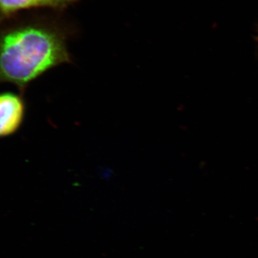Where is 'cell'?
Returning <instances> with one entry per match:
<instances>
[{"label":"cell","mask_w":258,"mask_h":258,"mask_svg":"<svg viewBox=\"0 0 258 258\" xmlns=\"http://www.w3.org/2000/svg\"><path fill=\"white\" fill-rule=\"evenodd\" d=\"M69 62L66 37L57 29L30 24L0 32V84L14 85L23 96L32 81Z\"/></svg>","instance_id":"6da1fadb"},{"label":"cell","mask_w":258,"mask_h":258,"mask_svg":"<svg viewBox=\"0 0 258 258\" xmlns=\"http://www.w3.org/2000/svg\"><path fill=\"white\" fill-rule=\"evenodd\" d=\"M26 104L23 95L0 93V139L10 137L23 125Z\"/></svg>","instance_id":"7a4b0ae2"},{"label":"cell","mask_w":258,"mask_h":258,"mask_svg":"<svg viewBox=\"0 0 258 258\" xmlns=\"http://www.w3.org/2000/svg\"><path fill=\"white\" fill-rule=\"evenodd\" d=\"M77 0H0V17L8 18L20 10L48 8L66 9Z\"/></svg>","instance_id":"3957f363"}]
</instances>
